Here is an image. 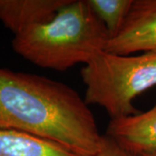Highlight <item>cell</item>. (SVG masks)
Masks as SVG:
<instances>
[{"instance_id": "obj_9", "label": "cell", "mask_w": 156, "mask_h": 156, "mask_svg": "<svg viewBox=\"0 0 156 156\" xmlns=\"http://www.w3.org/2000/svg\"><path fill=\"white\" fill-rule=\"evenodd\" d=\"M95 156H136L125 150L106 134L101 135L98 151Z\"/></svg>"}, {"instance_id": "obj_5", "label": "cell", "mask_w": 156, "mask_h": 156, "mask_svg": "<svg viewBox=\"0 0 156 156\" xmlns=\"http://www.w3.org/2000/svg\"><path fill=\"white\" fill-rule=\"evenodd\" d=\"M106 135L136 156L156 151V104L145 113L110 120Z\"/></svg>"}, {"instance_id": "obj_4", "label": "cell", "mask_w": 156, "mask_h": 156, "mask_svg": "<svg viewBox=\"0 0 156 156\" xmlns=\"http://www.w3.org/2000/svg\"><path fill=\"white\" fill-rule=\"evenodd\" d=\"M105 51L122 56L156 52V0H134L123 26Z\"/></svg>"}, {"instance_id": "obj_10", "label": "cell", "mask_w": 156, "mask_h": 156, "mask_svg": "<svg viewBox=\"0 0 156 156\" xmlns=\"http://www.w3.org/2000/svg\"><path fill=\"white\" fill-rule=\"evenodd\" d=\"M137 156H156V151L154 152H147V153H142Z\"/></svg>"}, {"instance_id": "obj_1", "label": "cell", "mask_w": 156, "mask_h": 156, "mask_svg": "<svg viewBox=\"0 0 156 156\" xmlns=\"http://www.w3.org/2000/svg\"><path fill=\"white\" fill-rule=\"evenodd\" d=\"M0 129L32 134L83 156H95L101 135L76 91L33 74L0 69Z\"/></svg>"}, {"instance_id": "obj_6", "label": "cell", "mask_w": 156, "mask_h": 156, "mask_svg": "<svg viewBox=\"0 0 156 156\" xmlns=\"http://www.w3.org/2000/svg\"><path fill=\"white\" fill-rule=\"evenodd\" d=\"M69 0H0V21L15 36L50 21Z\"/></svg>"}, {"instance_id": "obj_7", "label": "cell", "mask_w": 156, "mask_h": 156, "mask_svg": "<svg viewBox=\"0 0 156 156\" xmlns=\"http://www.w3.org/2000/svg\"><path fill=\"white\" fill-rule=\"evenodd\" d=\"M0 156H83L63 146L23 132L0 129Z\"/></svg>"}, {"instance_id": "obj_8", "label": "cell", "mask_w": 156, "mask_h": 156, "mask_svg": "<svg viewBox=\"0 0 156 156\" xmlns=\"http://www.w3.org/2000/svg\"><path fill=\"white\" fill-rule=\"evenodd\" d=\"M134 0H88L91 10L108 30L110 39L123 26Z\"/></svg>"}, {"instance_id": "obj_2", "label": "cell", "mask_w": 156, "mask_h": 156, "mask_svg": "<svg viewBox=\"0 0 156 156\" xmlns=\"http://www.w3.org/2000/svg\"><path fill=\"white\" fill-rule=\"evenodd\" d=\"M109 39L88 0H69L50 21L15 36L12 48L39 67L65 71L105 51Z\"/></svg>"}, {"instance_id": "obj_3", "label": "cell", "mask_w": 156, "mask_h": 156, "mask_svg": "<svg viewBox=\"0 0 156 156\" xmlns=\"http://www.w3.org/2000/svg\"><path fill=\"white\" fill-rule=\"evenodd\" d=\"M87 105L102 107L111 120L139 114L137 95L156 85V52L122 56L102 51L81 69Z\"/></svg>"}]
</instances>
